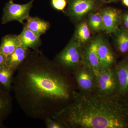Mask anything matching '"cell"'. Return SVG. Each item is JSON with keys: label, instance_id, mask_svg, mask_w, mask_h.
Returning <instances> with one entry per match:
<instances>
[{"label": "cell", "instance_id": "6da1fadb", "mask_svg": "<svg viewBox=\"0 0 128 128\" xmlns=\"http://www.w3.org/2000/svg\"><path fill=\"white\" fill-rule=\"evenodd\" d=\"M16 71L12 89L28 117L44 121L71 102L70 73L40 51L31 52Z\"/></svg>", "mask_w": 128, "mask_h": 128}, {"label": "cell", "instance_id": "7a4b0ae2", "mask_svg": "<svg viewBox=\"0 0 128 128\" xmlns=\"http://www.w3.org/2000/svg\"><path fill=\"white\" fill-rule=\"evenodd\" d=\"M52 118L66 128H128V98L73 90L71 102Z\"/></svg>", "mask_w": 128, "mask_h": 128}, {"label": "cell", "instance_id": "3957f363", "mask_svg": "<svg viewBox=\"0 0 128 128\" xmlns=\"http://www.w3.org/2000/svg\"><path fill=\"white\" fill-rule=\"evenodd\" d=\"M84 49L74 38L55 57L54 62L66 71L73 72L84 65Z\"/></svg>", "mask_w": 128, "mask_h": 128}, {"label": "cell", "instance_id": "277c9868", "mask_svg": "<svg viewBox=\"0 0 128 128\" xmlns=\"http://www.w3.org/2000/svg\"><path fill=\"white\" fill-rule=\"evenodd\" d=\"M103 3L100 0H68L64 12L74 22H80L90 13L100 9Z\"/></svg>", "mask_w": 128, "mask_h": 128}, {"label": "cell", "instance_id": "5b68a950", "mask_svg": "<svg viewBox=\"0 0 128 128\" xmlns=\"http://www.w3.org/2000/svg\"><path fill=\"white\" fill-rule=\"evenodd\" d=\"M35 0H31L23 4H16L13 1H9L5 5L3 9L2 22V24H6L12 21H16L23 24L24 21L30 16V9Z\"/></svg>", "mask_w": 128, "mask_h": 128}, {"label": "cell", "instance_id": "8992f818", "mask_svg": "<svg viewBox=\"0 0 128 128\" xmlns=\"http://www.w3.org/2000/svg\"><path fill=\"white\" fill-rule=\"evenodd\" d=\"M95 92L106 96L118 94L114 66L102 70L97 75L96 84Z\"/></svg>", "mask_w": 128, "mask_h": 128}, {"label": "cell", "instance_id": "52a82bcc", "mask_svg": "<svg viewBox=\"0 0 128 128\" xmlns=\"http://www.w3.org/2000/svg\"><path fill=\"white\" fill-rule=\"evenodd\" d=\"M73 73L80 92L90 93L96 91L97 76L91 69L84 65L75 70Z\"/></svg>", "mask_w": 128, "mask_h": 128}, {"label": "cell", "instance_id": "ba28073f", "mask_svg": "<svg viewBox=\"0 0 128 128\" xmlns=\"http://www.w3.org/2000/svg\"><path fill=\"white\" fill-rule=\"evenodd\" d=\"M103 21V31L113 34L120 27L122 12L117 8L106 7L101 9Z\"/></svg>", "mask_w": 128, "mask_h": 128}, {"label": "cell", "instance_id": "9c48e42d", "mask_svg": "<svg viewBox=\"0 0 128 128\" xmlns=\"http://www.w3.org/2000/svg\"><path fill=\"white\" fill-rule=\"evenodd\" d=\"M96 39L97 52L102 71L114 66L116 60V56L107 41L101 36L97 37Z\"/></svg>", "mask_w": 128, "mask_h": 128}, {"label": "cell", "instance_id": "30bf717a", "mask_svg": "<svg viewBox=\"0 0 128 128\" xmlns=\"http://www.w3.org/2000/svg\"><path fill=\"white\" fill-rule=\"evenodd\" d=\"M118 95L128 98V57L114 66Z\"/></svg>", "mask_w": 128, "mask_h": 128}, {"label": "cell", "instance_id": "8fae6325", "mask_svg": "<svg viewBox=\"0 0 128 128\" xmlns=\"http://www.w3.org/2000/svg\"><path fill=\"white\" fill-rule=\"evenodd\" d=\"M84 65L91 69L96 76L102 71L100 61L97 52L96 38L90 41L84 50Z\"/></svg>", "mask_w": 128, "mask_h": 128}, {"label": "cell", "instance_id": "7c38bea8", "mask_svg": "<svg viewBox=\"0 0 128 128\" xmlns=\"http://www.w3.org/2000/svg\"><path fill=\"white\" fill-rule=\"evenodd\" d=\"M12 110V98L10 92L0 84V128H5L4 122Z\"/></svg>", "mask_w": 128, "mask_h": 128}, {"label": "cell", "instance_id": "4fadbf2b", "mask_svg": "<svg viewBox=\"0 0 128 128\" xmlns=\"http://www.w3.org/2000/svg\"><path fill=\"white\" fill-rule=\"evenodd\" d=\"M21 46L25 48H31L34 52H39L38 48L41 44L40 37L29 30L25 25L20 34L18 35Z\"/></svg>", "mask_w": 128, "mask_h": 128}, {"label": "cell", "instance_id": "5bb4252c", "mask_svg": "<svg viewBox=\"0 0 128 128\" xmlns=\"http://www.w3.org/2000/svg\"><path fill=\"white\" fill-rule=\"evenodd\" d=\"M31 53L28 49L20 46L7 57L6 65L15 72L27 58Z\"/></svg>", "mask_w": 128, "mask_h": 128}, {"label": "cell", "instance_id": "9a60e30c", "mask_svg": "<svg viewBox=\"0 0 128 128\" xmlns=\"http://www.w3.org/2000/svg\"><path fill=\"white\" fill-rule=\"evenodd\" d=\"M112 34L116 50L122 55H128V30L120 27Z\"/></svg>", "mask_w": 128, "mask_h": 128}, {"label": "cell", "instance_id": "2e32d148", "mask_svg": "<svg viewBox=\"0 0 128 128\" xmlns=\"http://www.w3.org/2000/svg\"><path fill=\"white\" fill-rule=\"evenodd\" d=\"M21 46L18 35L8 34L2 38L0 44V54L8 56Z\"/></svg>", "mask_w": 128, "mask_h": 128}, {"label": "cell", "instance_id": "e0dca14e", "mask_svg": "<svg viewBox=\"0 0 128 128\" xmlns=\"http://www.w3.org/2000/svg\"><path fill=\"white\" fill-rule=\"evenodd\" d=\"M25 25L38 36L46 33L50 26L49 22L37 17L29 16Z\"/></svg>", "mask_w": 128, "mask_h": 128}, {"label": "cell", "instance_id": "ac0fdd59", "mask_svg": "<svg viewBox=\"0 0 128 128\" xmlns=\"http://www.w3.org/2000/svg\"><path fill=\"white\" fill-rule=\"evenodd\" d=\"M91 32L87 21H80L76 27L73 38L82 46H85L90 42Z\"/></svg>", "mask_w": 128, "mask_h": 128}, {"label": "cell", "instance_id": "d6986e66", "mask_svg": "<svg viewBox=\"0 0 128 128\" xmlns=\"http://www.w3.org/2000/svg\"><path fill=\"white\" fill-rule=\"evenodd\" d=\"M87 23L91 31H103V21L101 9L90 13L88 16Z\"/></svg>", "mask_w": 128, "mask_h": 128}, {"label": "cell", "instance_id": "ffe728a7", "mask_svg": "<svg viewBox=\"0 0 128 128\" xmlns=\"http://www.w3.org/2000/svg\"><path fill=\"white\" fill-rule=\"evenodd\" d=\"M15 72L6 65L0 68V84L9 92L12 89Z\"/></svg>", "mask_w": 128, "mask_h": 128}, {"label": "cell", "instance_id": "44dd1931", "mask_svg": "<svg viewBox=\"0 0 128 128\" xmlns=\"http://www.w3.org/2000/svg\"><path fill=\"white\" fill-rule=\"evenodd\" d=\"M44 121L47 128H66L64 124L52 118H46Z\"/></svg>", "mask_w": 128, "mask_h": 128}, {"label": "cell", "instance_id": "7402d4cb", "mask_svg": "<svg viewBox=\"0 0 128 128\" xmlns=\"http://www.w3.org/2000/svg\"><path fill=\"white\" fill-rule=\"evenodd\" d=\"M68 4L67 0H51V5L54 9L58 11H63Z\"/></svg>", "mask_w": 128, "mask_h": 128}, {"label": "cell", "instance_id": "603a6c76", "mask_svg": "<svg viewBox=\"0 0 128 128\" xmlns=\"http://www.w3.org/2000/svg\"><path fill=\"white\" fill-rule=\"evenodd\" d=\"M120 26L124 29L128 30V10L122 12Z\"/></svg>", "mask_w": 128, "mask_h": 128}, {"label": "cell", "instance_id": "cb8c5ba5", "mask_svg": "<svg viewBox=\"0 0 128 128\" xmlns=\"http://www.w3.org/2000/svg\"><path fill=\"white\" fill-rule=\"evenodd\" d=\"M7 57L6 56L0 54V68L6 65Z\"/></svg>", "mask_w": 128, "mask_h": 128}, {"label": "cell", "instance_id": "d4e9b609", "mask_svg": "<svg viewBox=\"0 0 128 128\" xmlns=\"http://www.w3.org/2000/svg\"><path fill=\"white\" fill-rule=\"evenodd\" d=\"M103 3H112V2H114V3H116L120 1L121 0H100Z\"/></svg>", "mask_w": 128, "mask_h": 128}, {"label": "cell", "instance_id": "484cf974", "mask_svg": "<svg viewBox=\"0 0 128 128\" xmlns=\"http://www.w3.org/2000/svg\"><path fill=\"white\" fill-rule=\"evenodd\" d=\"M122 4L125 7L128 8V0H121Z\"/></svg>", "mask_w": 128, "mask_h": 128}, {"label": "cell", "instance_id": "4316f807", "mask_svg": "<svg viewBox=\"0 0 128 128\" xmlns=\"http://www.w3.org/2000/svg\"><path fill=\"white\" fill-rule=\"evenodd\" d=\"M9 1H13V0H9Z\"/></svg>", "mask_w": 128, "mask_h": 128}]
</instances>
